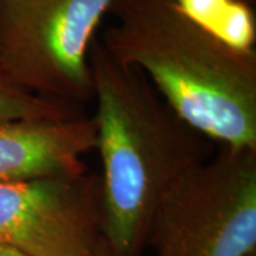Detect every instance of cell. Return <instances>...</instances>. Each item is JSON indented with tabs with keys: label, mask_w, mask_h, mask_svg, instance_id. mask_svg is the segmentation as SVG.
Masks as SVG:
<instances>
[{
	"label": "cell",
	"mask_w": 256,
	"mask_h": 256,
	"mask_svg": "<svg viewBox=\"0 0 256 256\" xmlns=\"http://www.w3.org/2000/svg\"><path fill=\"white\" fill-rule=\"evenodd\" d=\"M88 63L101 160V248L138 256L165 194L202 164L206 137L175 112L138 68L116 62L94 40Z\"/></svg>",
	"instance_id": "cell-1"
},
{
	"label": "cell",
	"mask_w": 256,
	"mask_h": 256,
	"mask_svg": "<svg viewBox=\"0 0 256 256\" xmlns=\"http://www.w3.org/2000/svg\"><path fill=\"white\" fill-rule=\"evenodd\" d=\"M102 48L138 68L202 136L256 150V53L225 46L184 14L176 0H114Z\"/></svg>",
	"instance_id": "cell-2"
},
{
	"label": "cell",
	"mask_w": 256,
	"mask_h": 256,
	"mask_svg": "<svg viewBox=\"0 0 256 256\" xmlns=\"http://www.w3.org/2000/svg\"><path fill=\"white\" fill-rule=\"evenodd\" d=\"M146 244L156 256H254L256 150L224 146L161 200Z\"/></svg>",
	"instance_id": "cell-3"
},
{
	"label": "cell",
	"mask_w": 256,
	"mask_h": 256,
	"mask_svg": "<svg viewBox=\"0 0 256 256\" xmlns=\"http://www.w3.org/2000/svg\"><path fill=\"white\" fill-rule=\"evenodd\" d=\"M114 0H0V72L22 90L82 107L88 56Z\"/></svg>",
	"instance_id": "cell-4"
},
{
	"label": "cell",
	"mask_w": 256,
	"mask_h": 256,
	"mask_svg": "<svg viewBox=\"0 0 256 256\" xmlns=\"http://www.w3.org/2000/svg\"><path fill=\"white\" fill-rule=\"evenodd\" d=\"M0 242L30 256L101 250L100 176L84 172L0 184Z\"/></svg>",
	"instance_id": "cell-5"
},
{
	"label": "cell",
	"mask_w": 256,
	"mask_h": 256,
	"mask_svg": "<svg viewBox=\"0 0 256 256\" xmlns=\"http://www.w3.org/2000/svg\"><path fill=\"white\" fill-rule=\"evenodd\" d=\"M96 150L92 117L0 122V184L87 172L82 158Z\"/></svg>",
	"instance_id": "cell-6"
},
{
	"label": "cell",
	"mask_w": 256,
	"mask_h": 256,
	"mask_svg": "<svg viewBox=\"0 0 256 256\" xmlns=\"http://www.w3.org/2000/svg\"><path fill=\"white\" fill-rule=\"evenodd\" d=\"M178 8L196 26L234 50L255 52L254 12L244 0H176Z\"/></svg>",
	"instance_id": "cell-7"
},
{
	"label": "cell",
	"mask_w": 256,
	"mask_h": 256,
	"mask_svg": "<svg viewBox=\"0 0 256 256\" xmlns=\"http://www.w3.org/2000/svg\"><path fill=\"white\" fill-rule=\"evenodd\" d=\"M82 116V107L22 90L0 72V122L14 120H66Z\"/></svg>",
	"instance_id": "cell-8"
},
{
	"label": "cell",
	"mask_w": 256,
	"mask_h": 256,
	"mask_svg": "<svg viewBox=\"0 0 256 256\" xmlns=\"http://www.w3.org/2000/svg\"><path fill=\"white\" fill-rule=\"evenodd\" d=\"M0 256H30L22 250H18V248L10 246L6 244H2L0 242Z\"/></svg>",
	"instance_id": "cell-9"
},
{
	"label": "cell",
	"mask_w": 256,
	"mask_h": 256,
	"mask_svg": "<svg viewBox=\"0 0 256 256\" xmlns=\"http://www.w3.org/2000/svg\"><path fill=\"white\" fill-rule=\"evenodd\" d=\"M92 256H108V255H107V254L102 250V248H101V250H98L97 254H94V255H92Z\"/></svg>",
	"instance_id": "cell-10"
}]
</instances>
